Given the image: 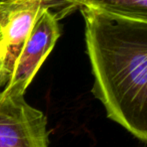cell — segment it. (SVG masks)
Instances as JSON below:
<instances>
[{
	"label": "cell",
	"instance_id": "cell-2",
	"mask_svg": "<svg viewBox=\"0 0 147 147\" xmlns=\"http://www.w3.org/2000/svg\"><path fill=\"white\" fill-rule=\"evenodd\" d=\"M47 119L24 96L0 92V147H49Z\"/></svg>",
	"mask_w": 147,
	"mask_h": 147
},
{
	"label": "cell",
	"instance_id": "cell-6",
	"mask_svg": "<svg viewBox=\"0 0 147 147\" xmlns=\"http://www.w3.org/2000/svg\"><path fill=\"white\" fill-rule=\"evenodd\" d=\"M56 16L57 19L64 17L79 8L78 0H40Z\"/></svg>",
	"mask_w": 147,
	"mask_h": 147
},
{
	"label": "cell",
	"instance_id": "cell-7",
	"mask_svg": "<svg viewBox=\"0 0 147 147\" xmlns=\"http://www.w3.org/2000/svg\"><path fill=\"white\" fill-rule=\"evenodd\" d=\"M5 53H6L5 38H4L3 29H2L1 25H0V71H1L2 66H3L4 59H5Z\"/></svg>",
	"mask_w": 147,
	"mask_h": 147
},
{
	"label": "cell",
	"instance_id": "cell-3",
	"mask_svg": "<svg viewBox=\"0 0 147 147\" xmlns=\"http://www.w3.org/2000/svg\"><path fill=\"white\" fill-rule=\"evenodd\" d=\"M59 36L58 19L46 8L35 22L16 62L11 79L2 91L13 96H24Z\"/></svg>",
	"mask_w": 147,
	"mask_h": 147
},
{
	"label": "cell",
	"instance_id": "cell-8",
	"mask_svg": "<svg viewBox=\"0 0 147 147\" xmlns=\"http://www.w3.org/2000/svg\"><path fill=\"white\" fill-rule=\"evenodd\" d=\"M0 92H1V91H0Z\"/></svg>",
	"mask_w": 147,
	"mask_h": 147
},
{
	"label": "cell",
	"instance_id": "cell-5",
	"mask_svg": "<svg viewBox=\"0 0 147 147\" xmlns=\"http://www.w3.org/2000/svg\"><path fill=\"white\" fill-rule=\"evenodd\" d=\"M78 6L127 19L147 22V0H78Z\"/></svg>",
	"mask_w": 147,
	"mask_h": 147
},
{
	"label": "cell",
	"instance_id": "cell-4",
	"mask_svg": "<svg viewBox=\"0 0 147 147\" xmlns=\"http://www.w3.org/2000/svg\"><path fill=\"white\" fill-rule=\"evenodd\" d=\"M46 8L40 0H0V25L6 45L5 59L0 71V88L4 89L9 83L35 22Z\"/></svg>",
	"mask_w": 147,
	"mask_h": 147
},
{
	"label": "cell",
	"instance_id": "cell-1",
	"mask_svg": "<svg viewBox=\"0 0 147 147\" xmlns=\"http://www.w3.org/2000/svg\"><path fill=\"white\" fill-rule=\"evenodd\" d=\"M94 77L107 116L147 142V22L80 7Z\"/></svg>",
	"mask_w": 147,
	"mask_h": 147
}]
</instances>
